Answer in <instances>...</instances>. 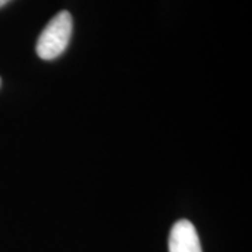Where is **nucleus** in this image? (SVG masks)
<instances>
[{"mask_svg": "<svg viewBox=\"0 0 252 252\" xmlns=\"http://www.w3.org/2000/svg\"><path fill=\"white\" fill-rule=\"evenodd\" d=\"M10 0H0V7H3L4 4H7Z\"/></svg>", "mask_w": 252, "mask_h": 252, "instance_id": "obj_3", "label": "nucleus"}, {"mask_svg": "<svg viewBox=\"0 0 252 252\" xmlns=\"http://www.w3.org/2000/svg\"><path fill=\"white\" fill-rule=\"evenodd\" d=\"M170 252H202L195 225L189 220H180L172 225L168 238Z\"/></svg>", "mask_w": 252, "mask_h": 252, "instance_id": "obj_2", "label": "nucleus"}, {"mask_svg": "<svg viewBox=\"0 0 252 252\" xmlns=\"http://www.w3.org/2000/svg\"><path fill=\"white\" fill-rule=\"evenodd\" d=\"M73 20L69 11L58 13L44 28L36 41V54L44 61H52L66 51L72 36Z\"/></svg>", "mask_w": 252, "mask_h": 252, "instance_id": "obj_1", "label": "nucleus"}, {"mask_svg": "<svg viewBox=\"0 0 252 252\" xmlns=\"http://www.w3.org/2000/svg\"><path fill=\"white\" fill-rule=\"evenodd\" d=\"M0 84H1V80H0Z\"/></svg>", "mask_w": 252, "mask_h": 252, "instance_id": "obj_4", "label": "nucleus"}]
</instances>
